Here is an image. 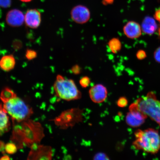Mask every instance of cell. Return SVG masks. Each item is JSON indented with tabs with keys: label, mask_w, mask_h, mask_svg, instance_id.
Wrapping results in <instances>:
<instances>
[{
	"label": "cell",
	"mask_w": 160,
	"mask_h": 160,
	"mask_svg": "<svg viewBox=\"0 0 160 160\" xmlns=\"http://www.w3.org/2000/svg\"><path fill=\"white\" fill-rule=\"evenodd\" d=\"M135 102L140 111L160 127V101L153 92H149L147 95L139 98Z\"/></svg>",
	"instance_id": "obj_5"
},
{
	"label": "cell",
	"mask_w": 160,
	"mask_h": 160,
	"mask_svg": "<svg viewBox=\"0 0 160 160\" xmlns=\"http://www.w3.org/2000/svg\"><path fill=\"white\" fill-rule=\"evenodd\" d=\"M148 117L140 111L136 103L131 104L129 107V112L126 117V122L132 128H138L144 123Z\"/></svg>",
	"instance_id": "obj_7"
},
{
	"label": "cell",
	"mask_w": 160,
	"mask_h": 160,
	"mask_svg": "<svg viewBox=\"0 0 160 160\" xmlns=\"http://www.w3.org/2000/svg\"><path fill=\"white\" fill-rule=\"evenodd\" d=\"M28 160H51L53 152L51 147L35 143L32 145Z\"/></svg>",
	"instance_id": "obj_8"
},
{
	"label": "cell",
	"mask_w": 160,
	"mask_h": 160,
	"mask_svg": "<svg viewBox=\"0 0 160 160\" xmlns=\"http://www.w3.org/2000/svg\"><path fill=\"white\" fill-rule=\"evenodd\" d=\"M109 49L112 53H117L121 51L122 48V43L119 38H113L109 40L108 43Z\"/></svg>",
	"instance_id": "obj_18"
},
{
	"label": "cell",
	"mask_w": 160,
	"mask_h": 160,
	"mask_svg": "<svg viewBox=\"0 0 160 160\" xmlns=\"http://www.w3.org/2000/svg\"><path fill=\"white\" fill-rule=\"evenodd\" d=\"M13 124L11 140L18 148L24 146L30 148L34 144H39L45 137L43 128L38 122L28 119Z\"/></svg>",
	"instance_id": "obj_1"
},
{
	"label": "cell",
	"mask_w": 160,
	"mask_h": 160,
	"mask_svg": "<svg viewBox=\"0 0 160 160\" xmlns=\"http://www.w3.org/2000/svg\"><path fill=\"white\" fill-rule=\"evenodd\" d=\"M136 57L139 60L144 59L147 57V53L143 50H139L136 53Z\"/></svg>",
	"instance_id": "obj_24"
},
{
	"label": "cell",
	"mask_w": 160,
	"mask_h": 160,
	"mask_svg": "<svg viewBox=\"0 0 160 160\" xmlns=\"http://www.w3.org/2000/svg\"><path fill=\"white\" fill-rule=\"evenodd\" d=\"M157 31L158 35L159 37L160 38V26L158 28Z\"/></svg>",
	"instance_id": "obj_33"
},
{
	"label": "cell",
	"mask_w": 160,
	"mask_h": 160,
	"mask_svg": "<svg viewBox=\"0 0 160 160\" xmlns=\"http://www.w3.org/2000/svg\"><path fill=\"white\" fill-rule=\"evenodd\" d=\"M54 90L58 97L67 101L79 99L82 94L73 80L58 75L53 85Z\"/></svg>",
	"instance_id": "obj_4"
},
{
	"label": "cell",
	"mask_w": 160,
	"mask_h": 160,
	"mask_svg": "<svg viewBox=\"0 0 160 160\" xmlns=\"http://www.w3.org/2000/svg\"><path fill=\"white\" fill-rule=\"evenodd\" d=\"M37 56V53L34 50L31 49H28L25 53L26 58L29 61L36 58Z\"/></svg>",
	"instance_id": "obj_20"
},
{
	"label": "cell",
	"mask_w": 160,
	"mask_h": 160,
	"mask_svg": "<svg viewBox=\"0 0 160 160\" xmlns=\"http://www.w3.org/2000/svg\"><path fill=\"white\" fill-rule=\"evenodd\" d=\"M3 107L11 117L13 123L28 119L33 113L32 109L17 96L3 103Z\"/></svg>",
	"instance_id": "obj_3"
},
{
	"label": "cell",
	"mask_w": 160,
	"mask_h": 160,
	"mask_svg": "<svg viewBox=\"0 0 160 160\" xmlns=\"http://www.w3.org/2000/svg\"><path fill=\"white\" fill-rule=\"evenodd\" d=\"M16 60L12 55L3 56L0 59V68L5 72H9L15 67Z\"/></svg>",
	"instance_id": "obj_16"
},
{
	"label": "cell",
	"mask_w": 160,
	"mask_h": 160,
	"mask_svg": "<svg viewBox=\"0 0 160 160\" xmlns=\"http://www.w3.org/2000/svg\"><path fill=\"white\" fill-rule=\"evenodd\" d=\"M90 98L95 103L103 102L107 99L108 91L107 88L101 84H98L90 88L89 91Z\"/></svg>",
	"instance_id": "obj_10"
},
{
	"label": "cell",
	"mask_w": 160,
	"mask_h": 160,
	"mask_svg": "<svg viewBox=\"0 0 160 160\" xmlns=\"http://www.w3.org/2000/svg\"><path fill=\"white\" fill-rule=\"evenodd\" d=\"M5 146V144L4 142L3 141H0V152L3 154H5L6 152Z\"/></svg>",
	"instance_id": "obj_29"
},
{
	"label": "cell",
	"mask_w": 160,
	"mask_h": 160,
	"mask_svg": "<svg viewBox=\"0 0 160 160\" xmlns=\"http://www.w3.org/2000/svg\"><path fill=\"white\" fill-rule=\"evenodd\" d=\"M90 83H91V80L87 76L81 78L79 81L80 85L83 88H86L88 87Z\"/></svg>",
	"instance_id": "obj_21"
},
{
	"label": "cell",
	"mask_w": 160,
	"mask_h": 160,
	"mask_svg": "<svg viewBox=\"0 0 160 160\" xmlns=\"http://www.w3.org/2000/svg\"><path fill=\"white\" fill-rule=\"evenodd\" d=\"M128 101L127 98L125 97L120 98L117 102V104L119 107L123 108L128 105Z\"/></svg>",
	"instance_id": "obj_22"
},
{
	"label": "cell",
	"mask_w": 160,
	"mask_h": 160,
	"mask_svg": "<svg viewBox=\"0 0 160 160\" xmlns=\"http://www.w3.org/2000/svg\"><path fill=\"white\" fill-rule=\"evenodd\" d=\"M154 58L156 62L160 63V47L155 50L154 53Z\"/></svg>",
	"instance_id": "obj_26"
},
{
	"label": "cell",
	"mask_w": 160,
	"mask_h": 160,
	"mask_svg": "<svg viewBox=\"0 0 160 160\" xmlns=\"http://www.w3.org/2000/svg\"><path fill=\"white\" fill-rule=\"evenodd\" d=\"M10 158L7 155H5L2 157L1 158H0L1 160H9Z\"/></svg>",
	"instance_id": "obj_31"
},
{
	"label": "cell",
	"mask_w": 160,
	"mask_h": 160,
	"mask_svg": "<svg viewBox=\"0 0 160 160\" xmlns=\"http://www.w3.org/2000/svg\"><path fill=\"white\" fill-rule=\"evenodd\" d=\"M154 18L156 21L160 23V9H158L155 12Z\"/></svg>",
	"instance_id": "obj_28"
},
{
	"label": "cell",
	"mask_w": 160,
	"mask_h": 160,
	"mask_svg": "<svg viewBox=\"0 0 160 160\" xmlns=\"http://www.w3.org/2000/svg\"><path fill=\"white\" fill-rule=\"evenodd\" d=\"M18 148L14 143L11 142L6 144L5 146V151L9 154H13L17 151Z\"/></svg>",
	"instance_id": "obj_19"
},
{
	"label": "cell",
	"mask_w": 160,
	"mask_h": 160,
	"mask_svg": "<svg viewBox=\"0 0 160 160\" xmlns=\"http://www.w3.org/2000/svg\"><path fill=\"white\" fill-rule=\"evenodd\" d=\"M17 96L12 90L9 88L6 87L1 92L0 94V99L3 103H4Z\"/></svg>",
	"instance_id": "obj_17"
},
{
	"label": "cell",
	"mask_w": 160,
	"mask_h": 160,
	"mask_svg": "<svg viewBox=\"0 0 160 160\" xmlns=\"http://www.w3.org/2000/svg\"><path fill=\"white\" fill-rule=\"evenodd\" d=\"M91 12L88 8L81 5L73 7L71 12V18L75 23L83 24L88 22L91 18Z\"/></svg>",
	"instance_id": "obj_9"
},
{
	"label": "cell",
	"mask_w": 160,
	"mask_h": 160,
	"mask_svg": "<svg viewBox=\"0 0 160 160\" xmlns=\"http://www.w3.org/2000/svg\"><path fill=\"white\" fill-rule=\"evenodd\" d=\"M3 105L0 104V136L7 132L11 128L9 117Z\"/></svg>",
	"instance_id": "obj_15"
},
{
	"label": "cell",
	"mask_w": 160,
	"mask_h": 160,
	"mask_svg": "<svg viewBox=\"0 0 160 160\" xmlns=\"http://www.w3.org/2000/svg\"><path fill=\"white\" fill-rule=\"evenodd\" d=\"M94 160H109V158L106 154L102 152L98 153L93 157Z\"/></svg>",
	"instance_id": "obj_23"
},
{
	"label": "cell",
	"mask_w": 160,
	"mask_h": 160,
	"mask_svg": "<svg viewBox=\"0 0 160 160\" xmlns=\"http://www.w3.org/2000/svg\"><path fill=\"white\" fill-rule=\"evenodd\" d=\"M142 31L148 35H152L157 31L158 26L154 18L149 16L144 18L141 26Z\"/></svg>",
	"instance_id": "obj_14"
},
{
	"label": "cell",
	"mask_w": 160,
	"mask_h": 160,
	"mask_svg": "<svg viewBox=\"0 0 160 160\" xmlns=\"http://www.w3.org/2000/svg\"><path fill=\"white\" fill-rule=\"evenodd\" d=\"M20 1L24 2H29L31 1L32 0H20Z\"/></svg>",
	"instance_id": "obj_32"
},
{
	"label": "cell",
	"mask_w": 160,
	"mask_h": 160,
	"mask_svg": "<svg viewBox=\"0 0 160 160\" xmlns=\"http://www.w3.org/2000/svg\"><path fill=\"white\" fill-rule=\"evenodd\" d=\"M114 0H102V2L104 5H107L113 4Z\"/></svg>",
	"instance_id": "obj_30"
},
{
	"label": "cell",
	"mask_w": 160,
	"mask_h": 160,
	"mask_svg": "<svg viewBox=\"0 0 160 160\" xmlns=\"http://www.w3.org/2000/svg\"><path fill=\"white\" fill-rule=\"evenodd\" d=\"M123 31L126 37L132 39L139 38L142 32L141 25L135 21L128 22L124 26Z\"/></svg>",
	"instance_id": "obj_13"
},
{
	"label": "cell",
	"mask_w": 160,
	"mask_h": 160,
	"mask_svg": "<svg viewBox=\"0 0 160 160\" xmlns=\"http://www.w3.org/2000/svg\"><path fill=\"white\" fill-rule=\"evenodd\" d=\"M6 21L10 27H21L25 22V15L19 9H12L7 13Z\"/></svg>",
	"instance_id": "obj_11"
},
{
	"label": "cell",
	"mask_w": 160,
	"mask_h": 160,
	"mask_svg": "<svg viewBox=\"0 0 160 160\" xmlns=\"http://www.w3.org/2000/svg\"><path fill=\"white\" fill-rule=\"evenodd\" d=\"M135 135L133 146L136 149L152 154L160 151V136L157 130L153 128L138 129L135 132Z\"/></svg>",
	"instance_id": "obj_2"
},
{
	"label": "cell",
	"mask_w": 160,
	"mask_h": 160,
	"mask_svg": "<svg viewBox=\"0 0 160 160\" xmlns=\"http://www.w3.org/2000/svg\"><path fill=\"white\" fill-rule=\"evenodd\" d=\"M72 71L74 74H79L81 72V69L78 65H75L72 68Z\"/></svg>",
	"instance_id": "obj_27"
},
{
	"label": "cell",
	"mask_w": 160,
	"mask_h": 160,
	"mask_svg": "<svg viewBox=\"0 0 160 160\" xmlns=\"http://www.w3.org/2000/svg\"><path fill=\"white\" fill-rule=\"evenodd\" d=\"M83 111L78 108L66 110L53 120L55 125L61 129L72 127L82 121Z\"/></svg>",
	"instance_id": "obj_6"
},
{
	"label": "cell",
	"mask_w": 160,
	"mask_h": 160,
	"mask_svg": "<svg viewBox=\"0 0 160 160\" xmlns=\"http://www.w3.org/2000/svg\"><path fill=\"white\" fill-rule=\"evenodd\" d=\"M41 22V15L36 9L28 10L25 15V23L28 27L32 29L37 28Z\"/></svg>",
	"instance_id": "obj_12"
},
{
	"label": "cell",
	"mask_w": 160,
	"mask_h": 160,
	"mask_svg": "<svg viewBox=\"0 0 160 160\" xmlns=\"http://www.w3.org/2000/svg\"><path fill=\"white\" fill-rule=\"evenodd\" d=\"M12 0H0V7L9 8L11 6Z\"/></svg>",
	"instance_id": "obj_25"
}]
</instances>
